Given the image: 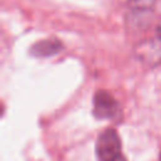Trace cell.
Listing matches in <instances>:
<instances>
[{"label": "cell", "mask_w": 161, "mask_h": 161, "mask_svg": "<svg viewBox=\"0 0 161 161\" xmlns=\"http://www.w3.org/2000/svg\"><path fill=\"white\" fill-rule=\"evenodd\" d=\"M97 161H127L122 153V145L116 130L106 128L96 141Z\"/></svg>", "instance_id": "cell-1"}, {"label": "cell", "mask_w": 161, "mask_h": 161, "mask_svg": "<svg viewBox=\"0 0 161 161\" xmlns=\"http://www.w3.org/2000/svg\"><path fill=\"white\" fill-rule=\"evenodd\" d=\"M133 54L147 67H157L161 64V24L148 38L136 44Z\"/></svg>", "instance_id": "cell-2"}, {"label": "cell", "mask_w": 161, "mask_h": 161, "mask_svg": "<svg viewBox=\"0 0 161 161\" xmlns=\"http://www.w3.org/2000/svg\"><path fill=\"white\" fill-rule=\"evenodd\" d=\"M118 113V103L107 91H97L93 97V116L98 119H111Z\"/></svg>", "instance_id": "cell-3"}, {"label": "cell", "mask_w": 161, "mask_h": 161, "mask_svg": "<svg viewBox=\"0 0 161 161\" xmlns=\"http://www.w3.org/2000/svg\"><path fill=\"white\" fill-rule=\"evenodd\" d=\"M62 43L55 38H48L34 43L30 48V54L36 58H48L58 54L62 50Z\"/></svg>", "instance_id": "cell-4"}, {"label": "cell", "mask_w": 161, "mask_h": 161, "mask_svg": "<svg viewBox=\"0 0 161 161\" xmlns=\"http://www.w3.org/2000/svg\"><path fill=\"white\" fill-rule=\"evenodd\" d=\"M155 1L156 0H128V6L133 15L145 16V14H148L152 10Z\"/></svg>", "instance_id": "cell-5"}, {"label": "cell", "mask_w": 161, "mask_h": 161, "mask_svg": "<svg viewBox=\"0 0 161 161\" xmlns=\"http://www.w3.org/2000/svg\"><path fill=\"white\" fill-rule=\"evenodd\" d=\"M160 161H161V153H160Z\"/></svg>", "instance_id": "cell-6"}, {"label": "cell", "mask_w": 161, "mask_h": 161, "mask_svg": "<svg viewBox=\"0 0 161 161\" xmlns=\"http://www.w3.org/2000/svg\"><path fill=\"white\" fill-rule=\"evenodd\" d=\"M127 3H128V0H127Z\"/></svg>", "instance_id": "cell-7"}]
</instances>
